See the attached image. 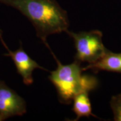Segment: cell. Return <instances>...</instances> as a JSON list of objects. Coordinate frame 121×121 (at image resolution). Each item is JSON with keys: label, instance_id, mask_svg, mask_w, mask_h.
Masks as SVG:
<instances>
[{"label": "cell", "instance_id": "cell-1", "mask_svg": "<svg viewBox=\"0 0 121 121\" xmlns=\"http://www.w3.org/2000/svg\"><path fill=\"white\" fill-rule=\"evenodd\" d=\"M0 3L16 9L26 16L45 45L48 36L66 32L69 29L67 12L56 0H0Z\"/></svg>", "mask_w": 121, "mask_h": 121}, {"label": "cell", "instance_id": "cell-2", "mask_svg": "<svg viewBox=\"0 0 121 121\" xmlns=\"http://www.w3.org/2000/svg\"><path fill=\"white\" fill-rule=\"evenodd\" d=\"M46 47L57 63L56 69L50 72L48 78L56 88L60 102L69 104L78 94L89 92L97 86L96 78L82 75V68L79 62L75 60L71 64L63 65L53 53L49 45L48 44Z\"/></svg>", "mask_w": 121, "mask_h": 121}, {"label": "cell", "instance_id": "cell-3", "mask_svg": "<svg viewBox=\"0 0 121 121\" xmlns=\"http://www.w3.org/2000/svg\"><path fill=\"white\" fill-rule=\"evenodd\" d=\"M72 38L75 43L76 53L75 60L93 63L103 56L108 49L102 41V33L99 30L73 33L66 32Z\"/></svg>", "mask_w": 121, "mask_h": 121}, {"label": "cell", "instance_id": "cell-4", "mask_svg": "<svg viewBox=\"0 0 121 121\" xmlns=\"http://www.w3.org/2000/svg\"><path fill=\"white\" fill-rule=\"evenodd\" d=\"M2 33V31L0 32V40L7 51V53H4V56L11 57L13 60L17 73L22 76L24 84L30 85L33 84V78L32 75L34 69H39L49 71L47 69L40 66L35 60H33L29 56L22 48V42H20V47L19 49L15 51H11L3 39Z\"/></svg>", "mask_w": 121, "mask_h": 121}, {"label": "cell", "instance_id": "cell-5", "mask_svg": "<svg viewBox=\"0 0 121 121\" xmlns=\"http://www.w3.org/2000/svg\"><path fill=\"white\" fill-rule=\"evenodd\" d=\"M26 113L24 100L14 90L0 80V116L4 119Z\"/></svg>", "mask_w": 121, "mask_h": 121}, {"label": "cell", "instance_id": "cell-6", "mask_svg": "<svg viewBox=\"0 0 121 121\" xmlns=\"http://www.w3.org/2000/svg\"><path fill=\"white\" fill-rule=\"evenodd\" d=\"M108 71L121 73V53H114L107 51L100 60L82 68V71Z\"/></svg>", "mask_w": 121, "mask_h": 121}, {"label": "cell", "instance_id": "cell-7", "mask_svg": "<svg viewBox=\"0 0 121 121\" xmlns=\"http://www.w3.org/2000/svg\"><path fill=\"white\" fill-rule=\"evenodd\" d=\"M73 110L77 118L74 121H78L82 117H96L92 113L91 106L89 98V92L83 91L76 95L73 99Z\"/></svg>", "mask_w": 121, "mask_h": 121}, {"label": "cell", "instance_id": "cell-8", "mask_svg": "<svg viewBox=\"0 0 121 121\" xmlns=\"http://www.w3.org/2000/svg\"><path fill=\"white\" fill-rule=\"evenodd\" d=\"M110 106L116 121H121V93L112 97Z\"/></svg>", "mask_w": 121, "mask_h": 121}, {"label": "cell", "instance_id": "cell-9", "mask_svg": "<svg viewBox=\"0 0 121 121\" xmlns=\"http://www.w3.org/2000/svg\"><path fill=\"white\" fill-rule=\"evenodd\" d=\"M4 119L3 118L1 117V116H0V121H4Z\"/></svg>", "mask_w": 121, "mask_h": 121}, {"label": "cell", "instance_id": "cell-10", "mask_svg": "<svg viewBox=\"0 0 121 121\" xmlns=\"http://www.w3.org/2000/svg\"><path fill=\"white\" fill-rule=\"evenodd\" d=\"M1 31H2V30H1V29H0V32H1Z\"/></svg>", "mask_w": 121, "mask_h": 121}]
</instances>
